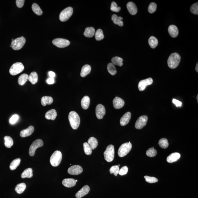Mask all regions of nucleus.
<instances>
[{
	"mask_svg": "<svg viewBox=\"0 0 198 198\" xmlns=\"http://www.w3.org/2000/svg\"><path fill=\"white\" fill-rule=\"evenodd\" d=\"M68 119L72 128L74 130L78 128L80 124V117L76 111H70L69 114Z\"/></svg>",
	"mask_w": 198,
	"mask_h": 198,
	"instance_id": "obj_1",
	"label": "nucleus"
},
{
	"mask_svg": "<svg viewBox=\"0 0 198 198\" xmlns=\"http://www.w3.org/2000/svg\"><path fill=\"white\" fill-rule=\"evenodd\" d=\"M180 55L176 53L171 54L168 58L167 63L168 67L171 69L176 68L178 66L180 62Z\"/></svg>",
	"mask_w": 198,
	"mask_h": 198,
	"instance_id": "obj_2",
	"label": "nucleus"
},
{
	"mask_svg": "<svg viewBox=\"0 0 198 198\" xmlns=\"http://www.w3.org/2000/svg\"><path fill=\"white\" fill-rule=\"evenodd\" d=\"M62 159V154L60 151H55L52 154L50 158V163L53 166H58L61 163Z\"/></svg>",
	"mask_w": 198,
	"mask_h": 198,
	"instance_id": "obj_3",
	"label": "nucleus"
},
{
	"mask_svg": "<svg viewBox=\"0 0 198 198\" xmlns=\"http://www.w3.org/2000/svg\"><path fill=\"white\" fill-rule=\"evenodd\" d=\"M132 148V145L130 142L123 144L119 148L118 152L119 156L121 158L126 156L131 150Z\"/></svg>",
	"mask_w": 198,
	"mask_h": 198,
	"instance_id": "obj_4",
	"label": "nucleus"
},
{
	"mask_svg": "<svg viewBox=\"0 0 198 198\" xmlns=\"http://www.w3.org/2000/svg\"><path fill=\"white\" fill-rule=\"evenodd\" d=\"M26 42V39L23 36L18 38L12 41L10 47L15 50H19L23 48Z\"/></svg>",
	"mask_w": 198,
	"mask_h": 198,
	"instance_id": "obj_5",
	"label": "nucleus"
},
{
	"mask_svg": "<svg viewBox=\"0 0 198 198\" xmlns=\"http://www.w3.org/2000/svg\"><path fill=\"white\" fill-rule=\"evenodd\" d=\"M104 158L107 162H111L114 157V145H110L106 148L104 152Z\"/></svg>",
	"mask_w": 198,
	"mask_h": 198,
	"instance_id": "obj_6",
	"label": "nucleus"
},
{
	"mask_svg": "<svg viewBox=\"0 0 198 198\" xmlns=\"http://www.w3.org/2000/svg\"><path fill=\"white\" fill-rule=\"evenodd\" d=\"M73 9L69 7L64 9L60 13L59 18L62 22H65L68 20L73 14Z\"/></svg>",
	"mask_w": 198,
	"mask_h": 198,
	"instance_id": "obj_7",
	"label": "nucleus"
},
{
	"mask_svg": "<svg viewBox=\"0 0 198 198\" xmlns=\"http://www.w3.org/2000/svg\"><path fill=\"white\" fill-rule=\"evenodd\" d=\"M24 67L21 62H16L10 67L9 72L12 75L15 76L24 70Z\"/></svg>",
	"mask_w": 198,
	"mask_h": 198,
	"instance_id": "obj_8",
	"label": "nucleus"
},
{
	"mask_svg": "<svg viewBox=\"0 0 198 198\" xmlns=\"http://www.w3.org/2000/svg\"><path fill=\"white\" fill-rule=\"evenodd\" d=\"M43 145V142L40 139H38L33 142L29 149V155L31 156L35 155V151L37 148L41 147Z\"/></svg>",
	"mask_w": 198,
	"mask_h": 198,
	"instance_id": "obj_9",
	"label": "nucleus"
},
{
	"mask_svg": "<svg viewBox=\"0 0 198 198\" xmlns=\"http://www.w3.org/2000/svg\"><path fill=\"white\" fill-rule=\"evenodd\" d=\"M53 43L59 48H64L70 45V41L67 39L62 38H57L53 40Z\"/></svg>",
	"mask_w": 198,
	"mask_h": 198,
	"instance_id": "obj_10",
	"label": "nucleus"
},
{
	"mask_svg": "<svg viewBox=\"0 0 198 198\" xmlns=\"http://www.w3.org/2000/svg\"><path fill=\"white\" fill-rule=\"evenodd\" d=\"M148 120V117L146 115L141 116L137 119L136 124L135 127L136 129H141L146 125Z\"/></svg>",
	"mask_w": 198,
	"mask_h": 198,
	"instance_id": "obj_11",
	"label": "nucleus"
},
{
	"mask_svg": "<svg viewBox=\"0 0 198 198\" xmlns=\"http://www.w3.org/2000/svg\"><path fill=\"white\" fill-rule=\"evenodd\" d=\"M153 83V80L152 78L149 77L148 79L140 81L139 82L138 88L140 91L144 90L146 87L152 84Z\"/></svg>",
	"mask_w": 198,
	"mask_h": 198,
	"instance_id": "obj_12",
	"label": "nucleus"
},
{
	"mask_svg": "<svg viewBox=\"0 0 198 198\" xmlns=\"http://www.w3.org/2000/svg\"><path fill=\"white\" fill-rule=\"evenodd\" d=\"M95 113L97 118L99 119H103L106 113L105 107L102 104H98L95 109Z\"/></svg>",
	"mask_w": 198,
	"mask_h": 198,
	"instance_id": "obj_13",
	"label": "nucleus"
},
{
	"mask_svg": "<svg viewBox=\"0 0 198 198\" xmlns=\"http://www.w3.org/2000/svg\"><path fill=\"white\" fill-rule=\"evenodd\" d=\"M83 170L82 167L79 165L72 166L68 168L67 172L72 175H78L83 172Z\"/></svg>",
	"mask_w": 198,
	"mask_h": 198,
	"instance_id": "obj_14",
	"label": "nucleus"
},
{
	"mask_svg": "<svg viewBox=\"0 0 198 198\" xmlns=\"http://www.w3.org/2000/svg\"><path fill=\"white\" fill-rule=\"evenodd\" d=\"M113 103L114 108L116 109H120L124 106L125 102L121 98L118 97H116L113 100Z\"/></svg>",
	"mask_w": 198,
	"mask_h": 198,
	"instance_id": "obj_15",
	"label": "nucleus"
},
{
	"mask_svg": "<svg viewBox=\"0 0 198 198\" xmlns=\"http://www.w3.org/2000/svg\"><path fill=\"white\" fill-rule=\"evenodd\" d=\"M90 189L88 185H85L82 188V189L76 193V197L77 198H80L83 197L89 193Z\"/></svg>",
	"mask_w": 198,
	"mask_h": 198,
	"instance_id": "obj_16",
	"label": "nucleus"
},
{
	"mask_svg": "<svg viewBox=\"0 0 198 198\" xmlns=\"http://www.w3.org/2000/svg\"><path fill=\"white\" fill-rule=\"evenodd\" d=\"M34 131V128L33 126H30L27 128L22 130L20 133V136L21 137H26L31 136Z\"/></svg>",
	"mask_w": 198,
	"mask_h": 198,
	"instance_id": "obj_17",
	"label": "nucleus"
},
{
	"mask_svg": "<svg viewBox=\"0 0 198 198\" xmlns=\"http://www.w3.org/2000/svg\"><path fill=\"white\" fill-rule=\"evenodd\" d=\"M131 118V114L127 112L125 114L120 120V124L121 126H125L128 124Z\"/></svg>",
	"mask_w": 198,
	"mask_h": 198,
	"instance_id": "obj_18",
	"label": "nucleus"
},
{
	"mask_svg": "<svg viewBox=\"0 0 198 198\" xmlns=\"http://www.w3.org/2000/svg\"><path fill=\"white\" fill-rule=\"evenodd\" d=\"M168 31L170 36L172 38H176L179 33L178 28L175 25H172L169 26Z\"/></svg>",
	"mask_w": 198,
	"mask_h": 198,
	"instance_id": "obj_19",
	"label": "nucleus"
},
{
	"mask_svg": "<svg viewBox=\"0 0 198 198\" xmlns=\"http://www.w3.org/2000/svg\"><path fill=\"white\" fill-rule=\"evenodd\" d=\"M127 7L130 14L134 15L137 13L138 11L137 7L134 3L131 1L128 2L127 4Z\"/></svg>",
	"mask_w": 198,
	"mask_h": 198,
	"instance_id": "obj_20",
	"label": "nucleus"
},
{
	"mask_svg": "<svg viewBox=\"0 0 198 198\" xmlns=\"http://www.w3.org/2000/svg\"><path fill=\"white\" fill-rule=\"evenodd\" d=\"M75 180L73 178H66L63 180L62 183L63 185L67 187H73L76 184Z\"/></svg>",
	"mask_w": 198,
	"mask_h": 198,
	"instance_id": "obj_21",
	"label": "nucleus"
},
{
	"mask_svg": "<svg viewBox=\"0 0 198 198\" xmlns=\"http://www.w3.org/2000/svg\"><path fill=\"white\" fill-rule=\"evenodd\" d=\"M180 155L178 153H174L167 157V161L168 163H172L177 161L180 159Z\"/></svg>",
	"mask_w": 198,
	"mask_h": 198,
	"instance_id": "obj_22",
	"label": "nucleus"
},
{
	"mask_svg": "<svg viewBox=\"0 0 198 198\" xmlns=\"http://www.w3.org/2000/svg\"><path fill=\"white\" fill-rule=\"evenodd\" d=\"M57 116V113L56 110L52 109L49 110L45 113V118L48 120H54Z\"/></svg>",
	"mask_w": 198,
	"mask_h": 198,
	"instance_id": "obj_23",
	"label": "nucleus"
},
{
	"mask_svg": "<svg viewBox=\"0 0 198 198\" xmlns=\"http://www.w3.org/2000/svg\"><path fill=\"white\" fill-rule=\"evenodd\" d=\"M91 71V66L89 65H85L82 67L81 71L80 76L82 77H86L90 73Z\"/></svg>",
	"mask_w": 198,
	"mask_h": 198,
	"instance_id": "obj_24",
	"label": "nucleus"
},
{
	"mask_svg": "<svg viewBox=\"0 0 198 198\" xmlns=\"http://www.w3.org/2000/svg\"><path fill=\"white\" fill-rule=\"evenodd\" d=\"M95 33V29L93 27H89L85 29L84 35L86 37L92 38Z\"/></svg>",
	"mask_w": 198,
	"mask_h": 198,
	"instance_id": "obj_25",
	"label": "nucleus"
},
{
	"mask_svg": "<svg viewBox=\"0 0 198 198\" xmlns=\"http://www.w3.org/2000/svg\"><path fill=\"white\" fill-rule=\"evenodd\" d=\"M81 106L84 109H87L90 104V98L87 96H85L82 98L81 102Z\"/></svg>",
	"mask_w": 198,
	"mask_h": 198,
	"instance_id": "obj_26",
	"label": "nucleus"
},
{
	"mask_svg": "<svg viewBox=\"0 0 198 198\" xmlns=\"http://www.w3.org/2000/svg\"><path fill=\"white\" fill-rule=\"evenodd\" d=\"M33 177V170L31 168H28L24 170L21 175L22 178H31Z\"/></svg>",
	"mask_w": 198,
	"mask_h": 198,
	"instance_id": "obj_27",
	"label": "nucleus"
},
{
	"mask_svg": "<svg viewBox=\"0 0 198 198\" xmlns=\"http://www.w3.org/2000/svg\"><path fill=\"white\" fill-rule=\"evenodd\" d=\"M123 18L121 17H118L116 15L114 14L111 16L112 20L114 24L122 26H123V22L122 21Z\"/></svg>",
	"mask_w": 198,
	"mask_h": 198,
	"instance_id": "obj_28",
	"label": "nucleus"
},
{
	"mask_svg": "<svg viewBox=\"0 0 198 198\" xmlns=\"http://www.w3.org/2000/svg\"><path fill=\"white\" fill-rule=\"evenodd\" d=\"M41 104L43 106L47 105H51L53 101L52 97L50 96H44L41 98Z\"/></svg>",
	"mask_w": 198,
	"mask_h": 198,
	"instance_id": "obj_29",
	"label": "nucleus"
},
{
	"mask_svg": "<svg viewBox=\"0 0 198 198\" xmlns=\"http://www.w3.org/2000/svg\"><path fill=\"white\" fill-rule=\"evenodd\" d=\"M28 80L32 84L37 83L38 81V75L36 72H33L31 73L28 76Z\"/></svg>",
	"mask_w": 198,
	"mask_h": 198,
	"instance_id": "obj_30",
	"label": "nucleus"
},
{
	"mask_svg": "<svg viewBox=\"0 0 198 198\" xmlns=\"http://www.w3.org/2000/svg\"><path fill=\"white\" fill-rule=\"evenodd\" d=\"M88 143L89 144L92 150L95 149L98 145L97 139L94 137H91L88 140Z\"/></svg>",
	"mask_w": 198,
	"mask_h": 198,
	"instance_id": "obj_31",
	"label": "nucleus"
},
{
	"mask_svg": "<svg viewBox=\"0 0 198 198\" xmlns=\"http://www.w3.org/2000/svg\"><path fill=\"white\" fill-rule=\"evenodd\" d=\"M26 185L24 183H20L18 184L15 188V190L17 193L21 194L23 193L25 189H26Z\"/></svg>",
	"mask_w": 198,
	"mask_h": 198,
	"instance_id": "obj_32",
	"label": "nucleus"
},
{
	"mask_svg": "<svg viewBox=\"0 0 198 198\" xmlns=\"http://www.w3.org/2000/svg\"><path fill=\"white\" fill-rule=\"evenodd\" d=\"M111 62L114 65H116L121 67L123 65V59L120 57H115L111 59Z\"/></svg>",
	"mask_w": 198,
	"mask_h": 198,
	"instance_id": "obj_33",
	"label": "nucleus"
},
{
	"mask_svg": "<svg viewBox=\"0 0 198 198\" xmlns=\"http://www.w3.org/2000/svg\"><path fill=\"white\" fill-rule=\"evenodd\" d=\"M28 76L27 74H23L19 76L18 79V83L21 86H23L26 83L28 79Z\"/></svg>",
	"mask_w": 198,
	"mask_h": 198,
	"instance_id": "obj_34",
	"label": "nucleus"
},
{
	"mask_svg": "<svg viewBox=\"0 0 198 198\" xmlns=\"http://www.w3.org/2000/svg\"><path fill=\"white\" fill-rule=\"evenodd\" d=\"M149 44L150 46L152 48H155L158 45V41L156 38L151 36L149 39Z\"/></svg>",
	"mask_w": 198,
	"mask_h": 198,
	"instance_id": "obj_35",
	"label": "nucleus"
},
{
	"mask_svg": "<svg viewBox=\"0 0 198 198\" xmlns=\"http://www.w3.org/2000/svg\"><path fill=\"white\" fill-rule=\"evenodd\" d=\"M32 8L34 12L37 15L41 16L42 14V10L38 4L34 3L32 5Z\"/></svg>",
	"mask_w": 198,
	"mask_h": 198,
	"instance_id": "obj_36",
	"label": "nucleus"
},
{
	"mask_svg": "<svg viewBox=\"0 0 198 198\" xmlns=\"http://www.w3.org/2000/svg\"><path fill=\"white\" fill-rule=\"evenodd\" d=\"M4 145L6 147L10 148L13 145V141L12 138L9 136H4Z\"/></svg>",
	"mask_w": 198,
	"mask_h": 198,
	"instance_id": "obj_37",
	"label": "nucleus"
},
{
	"mask_svg": "<svg viewBox=\"0 0 198 198\" xmlns=\"http://www.w3.org/2000/svg\"><path fill=\"white\" fill-rule=\"evenodd\" d=\"M21 162V159L20 158H16L13 160L10 163V168L11 170H14L17 168V167L20 165Z\"/></svg>",
	"mask_w": 198,
	"mask_h": 198,
	"instance_id": "obj_38",
	"label": "nucleus"
},
{
	"mask_svg": "<svg viewBox=\"0 0 198 198\" xmlns=\"http://www.w3.org/2000/svg\"><path fill=\"white\" fill-rule=\"evenodd\" d=\"M107 70L110 74L114 75L117 73V70L115 66L112 63H109L107 65Z\"/></svg>",
	"mask_w": 198,
	"mask_h": 198,
	"instance_id": "obj_39",
	"label": "nucleus"
},
{
	"mask_svg": "<svg viewBox=\"0 0 198 198\" xmlns=\"http://www.w3.org/2000/svg\"><path fill=\"white\" fill-rule=\"evenodd\" d=\"M95 38L97 40L100 41L104 39V36L103 32L100 29L97 30L95 33Z\"/></svg>",
	"mask_w": 198,
	"mask_h": 198,
	"instance_id": "obj_40",
	"label": "nucleus"
},
{
	"mask_svg": "<svg viewBox=\"0 0 198 198\" xmlns=\"http://www.w3.org/2000/svg\"><path fill=\"white\" fill-rule=\"evenodd\" d=\"M158 144L161 148L163 149H166L168 146L169 143L168 140L165 138H163L159 140Z\"/></svg>",
	"mask_w": 198,
	"mask_h": 198,
	"instance_id": "obj_41",
	"label": "nucleus"
},
{
	"mask_svg": "<svg viewBox=\"0 0 198 198\" xmlns=\"http://www.w3.org/2000/svg\"><path fill=\"white\" fill-rule=\"evenodd\" d=\"M83 148L85 153L87 155H90L92 153V149L88 143L85 142L83 143Z\"/></svg>",
	"mask_w": 198,
	"mask_h": 198,
	"instance_id": "obj_42",
	"label": "nucleus"
},
{
	"mask_svg": "<svg viewBox=\"0 0 198 198\" xmlns=\"http://www.w3.org/2000/svg\"><path fill=\"white\" fill-rule=\"evenodd\" d=\"M157 153V150L154 149V147L150 148L146 152V155L150 157H155Z\"/></svg>",
	"mask_w": 198,
	"mask_h": 198,
	"instance_id": "obj_43",
	"label": "nucleus"
},
{
	"mask_svg": "<svg viewBox=\"0 0 198 198\" xmlns=\"http://www.w3.org/2000/svg\"><path fill=\"white\" fill-rule=\"evenodd\" d=\"M119 167L118 165H114L110 169L109 171L111 174H114L115 176H117L119 172Z\"/></svg>",
	"mask_w": 198,
	"mask_h": 198,
	"instance_id": "obj_44",
	"label": "nucleus"
},
{
	"mask_svg": "<svg viewBox=\"0 0 198 198\" xmlns=\"http://www.w3.org/2000/svg\"><path fill=\"white\" fill-rule=\"evenodd\" d=\"M111 10L113 11L118 12L121 10V7H118L116 3L114 2V1H113L111 2Z\"/></svg>",
	"mask_w": 198,
	"mask_h": 198,
	"instance_id": "obj_45",
	"label": "nucleus"
},
{
	"mask_svg": "<svg viewBox=\"0 0 198 198\" xmlns=\"http://www.w3.org/2000/svg\"><path fill=\"white\" fill-rule=\"evenodd\" d=\"M190 11L193 14H198V2L192 4L190 7Z\"/></svg>",
	"mask_w": 198,
	"mask_h": 198,
	"instance_id": "obj_46",
	"label": "nucleus"
},
{
	"mask_svg": "<svg viewBox=\"0 0 198 198\" xmlns=\"http://www.w3.org/2000/svg\"><path fill=\"white\" fill-rule=\"evenodd\" d=\"M157 4L155 3H151L148 7V11L150 13H153L156 11Z\"/></svg>",
	"mask_w": 198,
	"mask_h": 198,
	"instance_id": "obj_47",
	"label": "nucleus"
},
{
	"mask_svg": "<svg viewBox=\"0 0 198 198\" xmlns=\"http://www.w3.org/2000/svg\"><path fill=\"white\" fill-rule=\"evenodd\" d=\"M144 178L146 182L150 183L157 182L158 181V179L154 177H150L148 176H145Z\"/></svg>",
	"mask_w": 198,
	"mask_h": 198,
	"instance_id": "obj_48",
	"label": "nucleus"
},
{
	"mask_svg": "<svg viewBox=\"0 0 198 198\" xmlns=\"http://www.w3.org/2000/svg\"><path fill=\"white\" fill-rule=\"evenodd\" d=\"M128 171V168L127 166H124L120 169L119 174L120 175H124L127 174Z\"/></svg>",
	"mask_w": 198,
	"mask_h": 198,
	"instance_id": "obj_49",
	"label": "nucleus"
},
{
	"mask_svg": "<svg viewBox=\"0 0 198 198\" xmlns=\"http://www.w3.org/2000/svg\"><path fill=\"white\" fill-rule=\"evenodd\" d=\"M18 116L17 114H14L10 119V123L11 124H14L18 120Z\"/></svg>",
	"mask_w": 198,
	"mask_h": 198,
	"instance_id": "obj_50",
	"label": "nucleus"
},
{
	"mask_svg": "<svg viewBox=\"0 0 198 198\" xmlns=\"http://www.w3.org/2000/svg\"><path fill=\"white\" fill-rule=\"evenodd\" d=\"M24 0H17L16 1V5L18 8H21L24 5Z\"/></svg>",
	"mask_w": 198,
	"mask_h": 198,
	"instance_id": "obj_51",
	"label": "nucleus"
},
{
	"mask_svg": "<svg viewBox=\"0 0 198 198\" xmlns=\"http://www.w3.org/2000/svg\"><path fill=\"white\" fill-rule=\"evenodd\" d=\"M173 103L175 104L176 106L177 107H180L182 106V103L180 101H179L178 100L173 99L172 100Z\"/></svg>",
	"mask_w": 198,
	"mask_h": 198,
	"instance_id": "obj_52",
	"label": "nucleus"
},
{
	"mask_svg": "<svg viewBox=\"0 0 198 198\" xmlns=\"http://www.w3.org/2000/svg\"><path fill=\"white\" fill-rule=\"evenodd\" d=\"M54 78L50 77L49 78L47 79V82L48 84H52L54 83Z\"/></svg>",
	"mask_w": 198,
	"mask_h": 198,
	"instance_id": "obj_53",
	"label": "nucleus"
},
{
	"mask_svg": "<svg viewBox=\"0 0 198 198\" xmlns=\"http://www.w3.org/2000/svg\"><path fill=\"white\" fill-rule=\"evenodd\" d=\"M48 75H49L50 77L51 78H54L55 76V73L52 71L49 72H48Z\"/></svg>",
	"mask_w": 198,
	"mask_h": 198,
	"instance_id": "obj_54",
	"label": "nucleus"
},
{
	"mask_svg": "<svg viewBox=\"0 0 198 198\" xmlns=\"http://www.w3.org/2000/svg\"><path fill=\"white\" fill-rule=\"evenodd\" d=\"M196 70L197 72H198V63H197L196 67Z\"/></svg>",
	"mask_w": 198,
	"mask_h": 198,
	"instance_id": "obj_55",
	"label": "nucleus"
},
{
	"mask_svg": "<svg viewBox=\"0 0 198 198\" xmlns=\"http://www.w3.org/2000/svg\"><path fill=\"white\" fill-rule=\"evenodd\" d=\"M198 95L197 96V101H198Z\"/></svg>",
	"mask_w": 198,
	"mask_h": 198,
	"instance_id": "obj_56",
	"label": "nucleus"
},
{
	"mask_svg": "<svg viewBox=\"0 0 198 198\" xmlns=\"http://www.w3.org/2000/svg\"><path fill=\"white\" fill-rule=\"evenodd\" d=\"M76 180V182H77V180Z\"/></svg>",
	"mask_w": 198,
	"mask_h": 198,
	"instance_id": "obj_57",
	"label": "nucleus"
},
{
	"mask_svg": "<svg viewBox=\"0 0 198 198\" xmlns=\"http://www.w3.org/2000/svg\"><path fill=\"white\" fill-rule=\"evenodd\" d=\"M118 166L119 167V166H120V165H119Z\"/></svg>",
	"mask_w": 198,
	"mask_h": 198,
	"instance_id": "obj_58",
	"label": "nucleus"
}]
</instances>
